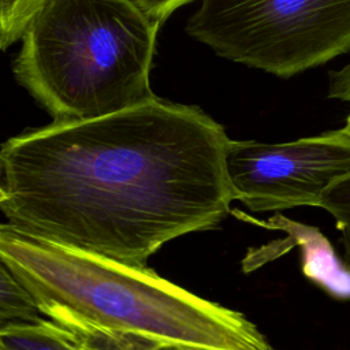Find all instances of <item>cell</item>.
Instances as JSON below:
<instances>
[{
  "label": "cell",
  "mask_w": 350,
  "mask_h": 350,
  "mask_svg": "<svg viewBox=\"0 0 350 350\" xmlns=\"http://www.w3.org/2000/svg\"><path fill=\"white\" fill-rule=\"evenodd\" d=\"M0 261L41 312L78 342L131 338L211 350H272L241 312L204 299L148 267L0 226Z\"/></svg>",
  "instance_id": "7a4b0ae2"
},
{
  "label": "cell",
  "mask_w": 350,
  "mask_h": 350,
  "mask_svg": "<svg viewBox=\"0 0 350 350\" xmlns=\"http://www.w3.org/2000/svg\"><path fill=\"white\" fill-rule=\"evenodd\" d=\"M160 23L129 0H45L14 60V75L55 122L150 101Z\"/></svg>",
  "instance_id": "3957f363"
},
{
  "label": "cell",
  "mask_w": 350,
  "mask_h": 350,
  "mask_svg": "<svg viewBox=\"0 0 350 350\" xmlns=\"http://www.w3.org/2000/svg\"><path fill=\"white\" fill-rule=\"evenodd\" d=\"M228 142L201 108L160 97L53 120L3 144L0 208L22 232L146 267L167 242L231 212Z\"/></svg>",
  "instance_id": "6da1fadb"
},
{
  "label": "cell",
  "mask_w": 350,
  "mask_h": 350,
  "mask_svg": "<svg viewBox=\"0 0 350 350\" xmlns=\"http://www.w3.org/2000/svg\"><path fill=\"white\" fill-rule=\"evenodd\" d=\"M320 208L325 209L335 219L350 268V175L340 179L327 191Z\"/></svg>",
  "instance_id": "30bf717a"
},
{
  "label": "cell",
  "mask_w": 350,
  "mask_h": 350,
  "mask_svg": "<svg viewBox=\"0 0 350 350\" xmlns=\"http://www.w3.org/2000/svg\"><path fill=\"white\" fill-rule=\"evenodd\" d=\"M0 350H86L72 334L51 320L0 327Z\"/></svg>",
  "instance_id": "52a82bcc"
},
{
  "label": "cell",
  "mask_w": 350,
  "mask_h": 350,
  "mask_svg": "<svg viewBox=\"0 0 350 350\" xmlns=\"http://www.w3.org/2000/svg\"><path fill=\"white\" fill-rule=\"evenodd\" d=\"M226 167L234 201L253 212L320 206L327 191L350 175L346 127L290 142L230 139Z\"/></svg>",
  "instance_id": "5b68a950"
},
{
  "label": "cell",
  "mask_w": 350,
  "mask_h": 350,
  "mask_svg": "<svg viewBox=\"0 0 350 350\" xmlns=\"http://www.w3.org/2000/svg\"><path fill=\"white\" fill-rule=\"evenodd\" d=\"M186 31L227 60L288 78L350 51V0H201Z\"/></svg>",
  "instance_id": "277c9868"
},
{
  "label": "cell",
  "mask_w": 350,
  "mask_h": 350,
  "mask_svg": "<svg viewBox=\"0 0 350 350\" xmlns=\"http://www.w3.org/2000/svg\"><path fill=\"white\" fill-rule=\"evenodd\" d=\"M328 96L350 104V63L340 70L329 72ZM345 127L350 131V112Z\"/></svg>",
  "instance_id": "4fadbf2b"
},
{
  "label": "cell",
  "mask_w": 350,
  "mask_h": 350,
  "mask_svg": "<svg viewBox=\"0 0 350 350\" xmlns=\"http://www.w3.org/2000/svg\"><path fill=\"white\" fill-rule=\"evenodd\" d=\"M42 312L31 293L4 265L0 267V327L42 320Z\"/></svg>",
  "instance_id": "ba28073f"
},
{
  "label": "cell",
  "mask_w": 350,
  "mask_h": 350,
  "mask_svg": "<svg viewBox=\"0 0 350 350\" xmlns=\"http://www.w3.org/2000/svg\"><path fill=\"white\" fill-rule=\"evenodd\" d=\"M45 0H0V45L7 49L22 40Z\"/></svg>",
  "instance_id": "9c48e42d"
},
{
  "label": "cell",
  "mask_w": 350,
  "mask_h": 350,
  "mask_svg": "<svg viewBox=\"0 0 350 350\" xmlns=\"http://www.w3.org/2000/svg\"><path fill=\"white\" fill-rule=\"evenodd\" d=\"M230 213L254 226L286 232L294 239L295 246L301 249L304 275L331 295L343 299L350 298V268L340 262L331 243L317 228L291 220L280 213H275L267 220L249 216L239 209H231Z\"/></svg>",
  "instance_id": "8992f818"
},
{
  "label": "cell",
  "mask_w": 350,
  "mask_h": 350,
  "mask_svg": "<svg viewBox=\"0 0 350 350\" xmlns=\"http://www.w3.org/2000/svg\"><path fill=\"white\" fill-rule=\"evenodd\" d=\"M86 350H211L187 345H170V343H152L131 338L119 339H101L88 345H82ZM275 350V349H272Z\"/></svg>",
  "instance_id": "8fae6325"
},
{
  "label": "cell",
  "mask_w": 350,
  "mask_h": 350,
  "mask_svg": "<svg viewBox=\"0 0 350 350\" xmlns=\"http://www.w3.org/2000/svg\"><path fill=\"white\" fill-rule=\"evenodd\" d=\"M150 18L161 23L165 21L175 10L191 3L193 0H129Z\"/></svg>",
  "instance_id": "7c38bea8"
}]
</instances>
